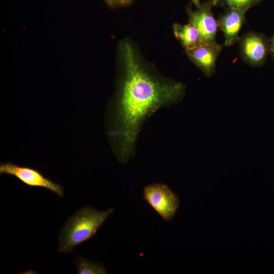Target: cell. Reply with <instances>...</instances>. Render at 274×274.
<instances>
[{
	"instance_id": "obj_1",
	"label": "cell",
	"mask_w": 274,
	"mask_h": 274,
	"mask_svg": "<svg viewBox=\"0 0 274 274\" xmlns=\"http://www.w3.org/2000/svg\"><path fill=\"white\" fill-rule=\"evenodd\" d=\"M121 51L123 74L117 97L109 109L107 128L117 159L125 163L134 153L145 122L161 108L180 101L185 87L150 74L140 64L130 44L123 43Z\"/></svg>"
},
{
	"instance_id": "obj_2",
	"label": "cell",
	"mask_w": 274,
	"mask_h": 274,
	"mask_svg": "<svg viewBox=\"0 0 274 274\" xmlns=\"http://www.w3.org/2000/svg\"><path fill=\"white\" fill-rule=\"evenodd\" d=\"M113 212L114 208L99 211L89 206L77 211L68 219L60 231L58 251L69 253L90 240Z\"/></svg>"
},
{
	"instance_id": "obj_3",
	"label": "cell",
	"mask_w": 274,
	"mask_h": 274,
	"mask_svg": "<svg viewBox=\"0 0 274 274\" xmlns=\"http://www.w3.org/2000/svg\"><path fill=\"white\" fill-rule=\"evenodd\" d=\"M143 197L165 221L173 219L180 206L179 197L164 183H154L146 186Z\"/></svg>"
},
{
	"instance_id": "obj_4",
	"label": "cell",
	"mask_w": 274,
	"mask_h": 274,
	"mask_svg": "<svg viewBox=\"0 0 274 274\" xmlns=\"http://www.w3.org/2000/svg\"><path fill=\"white\" fill-rule=\"evenodd\" d=\"M0 175L12 176L26 186L45 188L60 197L64 196V189L61 185L45 177L39 170L31 167L11 162H2L0 164Z\"/></svg>"
},
{
	"instance_id": "obj_5",
	"label": "cell",
	"mask_w": 274,
	"mask_h": 274,
	"mask_svg": "<svg viewBox=\"0 0 274 274\" xmlns=\"http://www.w3.org/2000/svg\"><path fill=\"white\" fill-rule=\"evenodd\" d=\"M238 43L241 57L251 66L263 65L270 54V39L263 33L249 31L239 38Z\"/></svg>"
},
{
	"instance_id": "obj_6",
	"label": "cell",
	"mask_w": 274,
	"mask_h": 274,
	"mask_svg": "<svg viewBox=\"0 0 274 274\" xmlns=\"http://www.w3.org/2000/svg\"><path fill=\"white\" fill-rule=\"evenodd\" d=\"M214 5L213 0L203 3L196 11L187 9L189 22L198 29L201 44L216 43V36L218 30L217 20L214 16L212 8Z\"/></svg>"
},
{
	"instance_id": "obj_7",
	"label": "cell",
	"mask_w": 274,
	"mask_h": 274,
	"mask_svg": "<svg viewBox=\"0 0 274 274\" xmlns=\"http://www.w3.org/2000/svg\"><path fill=\"white\" fill-rule=\"evenodd\" d=\"M248 9L228 8L217 20L218 29L224 35V46H232L238 42L239 31L246 21Z\"/></svg>"
},
{
	"instance_id": "obj_8",
	"label": "cell",
	"mask_w": 274,
	"mask_h": 274,
	"mask_svg": "<svg viewBox=\"0 0 274 274\" xmlns=\"http://www.w3.org/2000/svg\"><path fill=\"white\" fill-rule=\"evenodd\" d=\"M223 46L218 44H200L186 52L189 59L204 75L210 78L216 71V63Z\"/></svg>"
},
{
	"instance_id": "obj_9",
	"label": "cell",
	"mask_w": 274,
	"mask_h": 274,
	"mask_svg": "<svg viewBox=\"0 0 274 274\" xmlns=\"http://www.w3.org/2000/svg\"><path fill=\"white\" fill-rule=\"evenodd\" d=\"M173 31L176 38L180 41L185 50L193 48L201 44L199 32L191 22L186 24H174Z\"/></svg>"
},
{
	"instance_id": "obj_10",
	"label": "cell",
	"mask_w": 274,
	"mask_h": 274,
	"mask_svg": "<svg viewBox=\"0 0 274 274\" xmlns=\"http://www.w3.org/2000/svg\"><path fill=\"white\" fill-rule=\"evenodd\" d=\"M78 274H106L108 273L102 264L96 263L79 257L75 261Z\"/></svg>"
},
{
	"instance_id": "obj_11",
	"label": "cell",
	"mask_w": 274,
	"mask_h": 274,
	"mask_svg": "<svg viewBox=\"0 0 274 274\" xmlns=\"http://www.w3.org/2000/svg\"><path fill=\"white\" fill-rule=\"evenodd\" d=\"M214 5L219 2L224 3L228 8H244L249 9L263 0H213Z\"/></svg>"
},
{
	"instance_id": "obj_12",
	"label": "cell",
	"mask_w": 274,
	"mask_h": 274,
	"mask_svg": "<svg viewBox=\"0 0 274 274\" xmlns=\"http://www.w3.org/2000/svg\"><path fill=\"white\" fill-rule=\"evenodd\" d=\"M106 3L112 7L125 6L129 4L132 0H104Z\"/></svg>"
},
{
	"instance_id": "obj_13",
	"label": "cell",
	"mask_w": 274,
	"mask_h": 274,
	"mask_svg": "<svg viewBox=\"0 0 274 274\" xmlns=\"http://www.w3.org/2000/svg\"><path fill=\"white\" fill-rule=\"evenodd\" d=\"M270 54L274 60V34L270 39Z\"/></svg>"
},
{
	"instance_id": "obj_14",
	"label": "cell",
	"mask_w": 274,
	"mask_h": 274,
	"mask_svg": "<svg viewBox=\"0 0 274 274\" xmlns=\"http://www.w3.org/2000/svg\"><path fill=\"white\" fill-rule=\"evenodd\" d=\"M193 3L194 5L197 7V8H199L201 5L200 3L199 0H192Z\"/></svg>"
}]
</instances>
